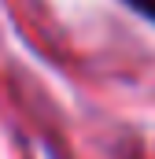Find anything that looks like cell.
I'll list each match as a JSON object with an SVG mask.
<instances>
[{
  "instance_id": "6da1fadb",
  "label": "cell",
  "mask_w": 155,
  "mask_h": 159,
  "mask_svg": "<svg viewBox=\"0 0 155 159\" xmlns=\"http://www.w3.org/2000/svg\"><path fill=\"white\" fill-rule=\"evenodd\" d=\"M129 4H133L137 11H144L148 19H155V0H129Z\"/></svg>"
}]
</instances>
